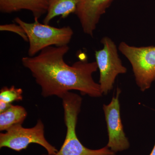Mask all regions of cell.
<instances>
[{"label": "cell", "instance_id": "1", "mask_svg": "<svg viewBox=\"0 0 155 155\" xmlns=\"http://www.w3.org/2000/svg\"><path fill=\"white\" fill-rule=\"evenodd\" d=\"M69 49L68 45L49 47L38 55L23 57L22 64L30 71L45 97L56 96L61 98L72 90L93 97H101L99 84L95 82L92 77L98 69L96 62L80 59L69 66L64 61Z\"/></svg>", "mask_w": 155, "mask_h": 155}, {"label": "cell", "instance_id": "2", "mask_svg": "<svg viewBox=\"0 0 155 155\" xmlns=\"http://www.w3.org/2000/svg\"><path fill=\"white\" fill-rule=\"evenodd\" d=\"M61 99L67 134L62 147L55 155H116V153L107 146L99 149L92 150L82 144L76 133L78 117L81 110L82 98L69 91L64 95Z\"/></svg>", "mask_w": 155, "mask_h": 155}, {"label": "cell", "instance_id": "3", "mask_svg": "<svg viewBox=\"0 0 155 155\" xmlns=\"http://www.w3.org/2000/svg\"><path fill=\"white\" fill-rule=\"evenodd\" d=\"M14 22L20 25L27 35L29 42L28 56L34 57L42 50L50 46L67 45L71 41L73 31L69 26L57 28L40 23L35 18L31 23L25 22L19 17Z\"/></svg>", "mask_w": 155, "mask_h": 155}, {"label": "cell", "instance_id": "4", "mask_svg": "<svg viewBox=\"0 0 155 155\" xmlns=\"http://www.w3.org/2000/svg\"><path fill=\"white\" fill-rule=\"evenodd\" d=\"M119 49L131 64L140 91L143 92L150 88L155 80V46L137 47L122 41Z\"/></svg>", "mask_w": 155, "mask_h": 155}, {"label": "cell", "instance_id": "5", "mask_svg": "<svg viewBox=\"0 0 155 155\" xmlns=\"http://www.w3.org/2000/svg\"><path fill=\"white\" fill-rule=\"evenodd\" d=\"M44 125L39 119L34 127L25 128L17 124L9 128L5 133L0 134V148H8L17 152L26 149L29 144L36 143L46 150L48 155H55L58 152L45 136Z\"/></svg>", "mask_w": 155, "mask_h": 155}, {"label": "cell", "instance_id": "6", "mask_svg": "<svg viewBox=\"0 0 155 155\" xmlns=\"http://www.w3.org/2000/svg\"><path fill=\"white\" fill-rule=\"evenodd\" d=\"M102 49L95 52L96 62L100 72L99 84L103 94L106 95L113 89L116 78L127 72L118 54L116 44L110 38H103Z\"/></svg>", "mask_w": 155, "mask_h": 155}, {"label": "cell", "instance_id": "7", "mask_svg": "<svg viewBox=\"0 0 155 155\" xmlns=\"http://www.w3.org/2000/svg\"><path fill=\"white\" fill-rule=\"evenodd\" d=\"M120 89L117 88L116 95L108 104L103 105V110L108 134L107 146L114 153L124 151L129 148L130 143L125 135L120 115L119 97Z\"/></svg>", "mask_w": 155, "mask_h": 155}, {"label": "cell", "instance_id": "8", "mask_svg": "<svg viewBox=\"0 0 155 155\" xmlns=\"http://www.w3.org/2000/svg\"><path fill=\"white\" fill-rule=\"evenodd\" d=\"M114 0H78L75 14L83 32L93 36L100 19Z\"/></svg>", "mask_w": 155, "mask_h": 155}, {"label": "cell", "instance_id": "9", "mask_svg": "<svg viewBox=\"0 0 155 155\" xmlns=\"http://www.w3.org/2000/svg\"><path fill=\"white\" fill-rule=\"evenodd\" d=\"M49 0H0V11L11 14L21 10L30 11L38 19L47 12Z\"/></svg>", "mask_w": 155, "mask_h": 155}, {"label": "cell", "instance_id": "10", "mask_svg": "<svg viewBox=\"0 0 155 155\" xmlns=\"http://www.w3.org/2000/svg\"><path fill=\"white\" fill-rule=\"evenodd\" d=\"M78 0H49L47 12L43 22L49 24L55 17H67L75 13Z\"/></svg>", "mask_w": 155, "mask_h": 155}, {"label": "cell", "instance_id": "11", "mask_svg": "<svg viewBox=\"0 0 155 155\" xmlns=\"http://www.w3.org/2000/svg\"><path fill=\"white\" fill-rule=\"evenodd\" d=\"M27 115L23 107L11 105L7 110L0 113V130L6 131L14 125L22 124Z\"/></svg>", "mask_w": 155, "mask_h": 155}, {"label": "cell", "instance_id": "12", "mask_svg": "<svg viewBox=\"0 0 155 155\" xmlns=\"http://www.w3.org/2000/svg\"><path fill=\"white\" fill-rule=\"evenodd\" d=\"M22 89L16 88L14 86L10 87H4L0 91V101L12 104L14 101H22Z\"/></svg>", "mask_w": 155, "mask_h": 155}, {"label": "cell", "instance_id": "13", "mask_svg": "<svg viewBox=\"0 0 155 155\" xmlns=\"http://www.w3.org/2000/svg\"><path fill=\"white\" fill-rule=\"evenodd\" d=\"M1 31H10L17 34L25 41H28L27 35L23 28L17 23L2 24L0 25Z\"/></svg>", "mask_w": 155, "mask_h": 155}, {"label": "cell", "instance_id": "14", "mask_svg": "<svg viewBox=\"0 0 155 155\" xmlns=\"http://www.w3.org/2000/svg\"><path fill=\"white\" fill-rule=\"evenodd\" d=\"M12 104H8L3 101H0V113H3L7 110Z\"/></svg>", "mask_w": 155, "mask_h": 155}, {"label": "cell", "instance_id": "15", "mask_svg": "<svg viewBox=\"0 0 155 155\" xmlns=\"http://www.w3.org/2000/svg\"><path fill=\"white\" fill-rule=\"evenodd\" d=\"M150 155H155V143L153 148L152 151Z\"/></svg>", "mask_w": 155, "mask_h": 155}]
</instances>
